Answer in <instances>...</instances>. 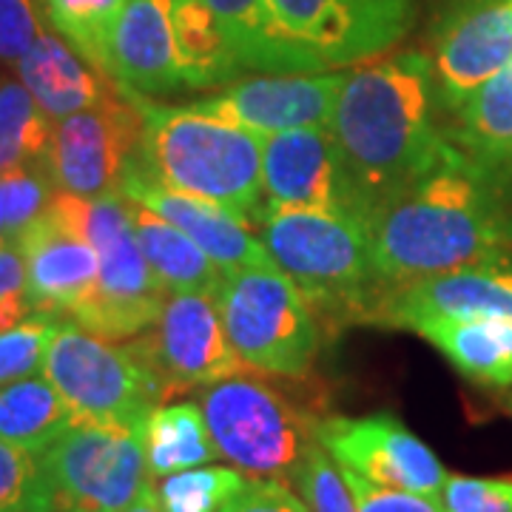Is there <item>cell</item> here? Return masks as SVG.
Listing matches in <instances>:
<instances>
[{"instance_id":"cell-19","label":"cell","mask_w":512,"mask_h":512,"mask_svg":"<svg viewBox=\"0 0 512 512\" xmlns=\"http://www.w3.org/2000/svg\"><path fill=\"white\" fill-rule=\"evenodd\" d=\"M120 194L126 200L146 205L148 211H154L157 217H163L171 225H177L220 265L222 271L274 262L265 251V245L251 237V228L239 220L237 214H231L217 202L168 188L160 180H154L151 174H146L140 163H134L126 171V177L120 183Z\"/></svg>"},{"instance_id":"cell-7","label":"cell","mask_w":512,"mask_h":512,"mask_svg":"<svg viewBox=\"0 0 512 512\" xmlns=\"http://www.w3.org/2000/svg\"><path fill=\"white\" fill-rule=\"evenodd\" d=\"M74 421L134 424L168 399L165 384L134 342L111 345L74 319H60L49 342L43 370Z\"/></svg>"},{"instance_id":"cell-2","label":"cell","mask_w":512,"mask_h":512,"mask_svg":"<svg viewBox=\"0 0 512 512\" xmlns=\"http://www.w3.org/2000/svg\"><path fill=\"white\" fill-rule=\"evenodd\" d=\"M436 83L427 52H396L342 74L330 111V137L367 211L421 180L453 148L436 123Z\"/></svg>"},{"instance_id":"cell-15","label":"cell","mask_w":512,"mask_h":512,"mask_svg":"<svg viewBox=\"0 0 512 512\" xmlns=\"http://www.w3.org/2000/svg\"><path fill=\"white\" fill-rule=\"evenodd\" d=\"M319 441L339 467L373 484L427 498H439L447 484L439 456L393 413H370L359 419L328 416L319 424Z\"/></svg>"},{"instance_id":"cell-30","label":"cell","mask_w":512,"mask_h":512,"mask_svg":"<svg viewBox=\"0 0 512 512\" xmlns=\"http://www.w3.org/2000/svg\"><path fill=\"white\" fill-rule=\"evenodd\" d=\"M40 18L72 49L109 74V43L126 0H35Z\"/></svg>"},{"instance_id":"cell-25","label":"cell","mask_w":512,"mask_h":512,"mask_svg":"<svg viewBox=\"0 0 512 512\" xmlns=\"http://www.w3.org/2000/svg\"><path fill=\"white\" fill-rule=\"evenodd\" d=\"M444 131L464 154L512 168V60L453 111Z\"/></svg>"},{"instance_id":"cell-4","label":"cell","mask_w":512,"mask_h":512,"mask_svg":"<svg viewBox=\"0 0 512 512\" xmlns=\"http://www.w3.org/2000/svg\"><path fill=\"white\" fill-rule=\"evenodd\" d=\"M140 111V168L168 188L217 202L254 228L262 205L265 137L194 103L163 106L140 94Z\"/></svg>"},{"instance_id":"cell-26","label":"cell","mask_w":512,"mask_h":512,"mask_svg":"<svg viewBox=\"0 0 512 512\" xmlns=\"http://www.w3.org/2000/svg\"><path fill=\"white\" fill-rule=\"evenodd\" d=\"M202 3L222 23L245 72H308L305 60L293 52L291 43L279 32L271 0H202Z\"/></svg>"},{"instance_id":"cell-41","label":"cell","mask_w":512,"mask_h":512,"mask_svg":"<svg viewBox=\"0 0 512 512\" xmlns=\"http://www.w3.org/2000/svg\"><path fill=\"white\" fill-rule=\"evenodd\" d=\"M123 512H163L160 504H157V495H154V481H151V487H148L146 493L140 495L137 501H131Z\"/></svg>"},{"instance_id":"cell-35","label":"cell","mask_w":512,"mask_h":512,"mask_svg":"<svg viewBox=\"0 0 512 512\" xmlns=\"http://www.w3.org/2000/svg\"><path fill=\"white\" fill-rule=\"evenodd\" d=\"M291 484L305 498L311 512H359L342 467L322 447V441L302 461Z\"/></svg>"},{"instance_id":"cell-13","label":"cell","mask_w":512,"mask_h":512,"mask_svg":"<svg viewBox=\"0 0 512 512\" xmlns=\"http://www.w3.org/2000/svg\"><path fill=\"white\" fill-rule=\"evenodd\" d=\"M89 200L57 191L18 239L35 313L72 319L97 288L100 256L86 237Z\"/></svg>"},{"instance_id":"cell-22","label":"cell","mask_w":512,"mask_h":512,"mask_svg":"<svg viewBox=\"0 0 512 512\" xmlns=\"http://www.w3.org/2000/svg\"><path fill=\"white\" fill-rule=\"evenodd\" d=\"M447 356V362L470 382L484 387L512 384V319L464 316L436 319L416 330Z\"/></svg>"},{"instance_id":"cell-27","label":"cell","mask_w":512,"mask_h":512,"mask_svg":"<svg viewBox=\"0 0 512 512\" xmlns=\"http://www.w3.org/2000/svg\"><path fill=\"white\" fill-rule=\"evenodd\" d=\"M143 444L151 478L202 467L220 458L200 404H157L143 421Z\"/></svg>"},{"instance_id":"cell-34","label":"cell","mask_w":512,"mask_h":512,"mask_svg":"<svg viewBox=\"0 0 512 512\" xmlns=\"http://www.w3.org/2000/svg\"><path fill=\"white\" fill-rule=\"evenodd\" d=\"M55 316L32 313L26 322L0 333V384L18 382L43 370V359L57 330Z\"/></svg>"},{"instance_id":"cell-42","label":"cell","mask_w":512,"mask_h":512,"mask_svg":"<svg viewBox=\"0 0 512 512\" xmlns=\"http://www.w3.org/2000/svg\"><path fill=\"white\" fill-rule=\"evenodd\" d=\"M453 3H484V0H436V9L439 6H453Z\"/></svg>"},{"instance_id":"cell-24","label":"cell","mask_w":512,"mask_h":512,"mask_svg":"<svg viewBox=\"0 0 512 512\" xmlns=\"http://www.w3.org/2000/svg\"><path fill=\"white\" fill-rule=\"evenodd\" d=\"M131 225L148 265L168 293H214L222 279V268L202 251L194 239L183 234L146 205L128 200Z\"/></svg>"},{"instance_id":"cell-9","label":"cell","mask_w":512,"mask_h":512,"mask_svg":"<svg viewBox=\"0 0 512 512\" xmlns=\"http://www.w3.org/2000/svg\"><path fill=\"white\" fill-rule=\"evenodd\" d=\"M86 237L100 256V279L72 319L109 342L146 333L163 311L168 291L137 242L123 194L89 200Z\"/></svg>"},{"instance_id":"cell-23","label":"cell","mask_w":512,"mask_h":512,"mask_svg":"<svg viewBox=\"0 0 512 512\" xmlns=\"http://www.w3.org/2000/svg\"><path fill=\"white\" fill-rule=\"evenodd\" d=\"M171 23L188 92H211L245 74L222 23L202 0H171Z\"/></svg>"},{"instance_id":"cell-33","label":"cell","mask_w":512,"mask_h":512,"mask_svg":"<svg viewBox=\"0 0 512 512\" xmlns=\"http://www.w3.org/2000/svg\"><path fill=\"white\" fill-rule=\"evenodd\" d=\"M52 191L55 185L43 165L0 177V220L6 228L9 245H15V239L46 211V205L55 197Z\"/></svg>"},{"instance_id":"cell-21","label":"cell","mask_w":512,"mask_h":512,"mask_svg":"<svg viewBox=\"0 0 512 512\" xmlns=\"http://www.w3.org/2000/svg\"><path fill=\"white\" fill-rule=\"evenodd\" d=\"M18 80L35 97V103L52 120L86 111L120 92L123 86L89 63L57 32H43L29 46V52L15 63Z\"/></svg>"},{"instance_id":"cell-10","label":"cell","mask_w":512,"mask_h":512,"mask_svg":"<svg viewBox=\"0 0 512 512\" xmlns=\"http://www.w3.org/2000/svg\"><path fill=\"white\" fill-rule=\"evenodd\" d=\"M276 26L308 72H336L399 46L419 0H271Z\"/></svg>"},{"instance_id":"cell-37","label":"cell","mask_w":512,"mask_h":512,"mask_svg":"<svg viewBox=\"0 0 512 512\" xmlns=\"http://www.w3.org/2000/svg\"><path fill=\"white\" fill-rule=\"evenodd\" d=\"M35 313L29 296L26 262L15 245L0 248V333L26 322Z\"/></svg>"},{"instance_id":"cell-20","label":"cell","mask_w":512,"mask_h":512,"mask_svg":"<svg viewBox=\"0 0 512 512\" xmlns=\"http://www.w3.org/2000/svg\"><path fill=\"white\" fill-rule=\"evenodd\" d=\"M109 74L148 100L188 92L177 60L171 0H126L111 32Z\"/></svg>"},{"instance_id":"cell-40","label":"cell","mask_w":512,"mask_h":512,"mask_svg":"<svg viewBox=\"0 0 512 512\" xmlns=\"http://www.w3.org/2000/svg\"><path fill=\"white\" fill-rule=\"evenodd\" d=\"M40 35L35 0H0V60L15 66Z\"/></svg>"},{"instance_id":"cell-39","label":"cell","mask_w":512,"mask_h":512,"mask_svg":"<svg viewBox=\"0 0 512 512\" xmlns=\"http://www.w3.org/2000/svg\"><path fill=\"white\" fill-rule=\"evenodd\" d=\"M220 512H311L305 498L282 478H248Z\"/></svg>"},{"instance_id":"cell-16","label":"cell","mask_w":512,"mask_h":512,"mask_svg":"<svg viewBox=\"0 0 512 512\" xmlns=\"http://www.w3.org/2000/svg\"><path fill=\"white\" fill-rule=\"evenodd\" d=\"M262 202L328 211L362 222L367 211L350 183L328 126H305L265 137Z\"/></svg>"},{"instance_id":"cell-44","label":"cell","mask_w":512,"mask_h":512,"mask_svg":"<svg viewBox=\"0 0 512 512\" xmlns=\"http://www.w3.org/2000/svg\"><path fill=\"white\" fill-rule=\"evenodd\" d=\"M63 512H86V510H63Z\"/></svg>"},{"instance_id":"cell-29","label":"cell","mask_w":512,"mask_h":512,"mask_svg":"<svg viewBox=\"0 0 512 512\" xmlns=\"http://www.w3.org/2000/svg\"><path fill=\"white\" fill-rule=\"evenodd\" d=\"M52 131L55 120L37 106L29 89L20 80L0 77V177L46 163Z\"/></svg>"},{"instance_id":"cell-8","label":"cell","mask_w":512,"mask_h":512,"mask_svg":"<svg viewBox=\"0 0 512 512\" xmlns=\"http://www.w3.org/2000/svg\"><path fill=\"white\" fill-rule=\"evenodd\" d=\"M37 461L55 512H123L154 481L134 424L72 421Z\"/></svg>"},{"instance_id":"cell-38","label":"cell","mask_w":512,"mask_h":512,"mask_svg":"<svg viewBox=\"0 0 512 512\" xmlns=\"http://www.w3.org/2000/svg\"><path fill=\"white\" fill-rule=\"evenodd\" d=\"M342 473H345L350 493L356 498V510L359 512H444L439 498L382 487V484H373V481H367V478L353 473V470H345V467H342Z\"/></svg>"},{"instance_id":"cell-11","label":"cell","mask_w":512,"mask_h":512,"mask_svg":"<svg viewBox=\"0 0 512 512\" xmlns=\"http://www.w3.org/2000/svg\"><path fill=\"white\" fill-rule=\"evenodd\" d=\"M140 146V94L120 89L92 109L57 120L43 165L55 191L94 200L120 194V183L137 163Z\"/></svg>"},{"instance_id":"cell-36","label":"cell","mask_w":512,"mask_h":512,"mask_svg":"<svg viewBox=\"0 0 512 512\" xmlns=\"http://www.w3.org/2000/svg\"><path fill=\"white\" fill-rule=\"evenodd\" d=\"M439 504L444 512H512V478L447 476Z\"/></svg>"},{"instance_id":"cell-28","label":"cell","mask_w":512,"mask_h":512,"mask_svg":"<svg viewBox=\"0 0 512 512\" xmlns=\"http://www.w3.org/2000/svg\"><path fill=\"white\" fill-rule=\"evenodd\" d=\"M74 421L46 376L0 384V439L40 456Z\"/></svg>"},{"instance_id":"cell-1","label":"cell","mask_w":512,"mask_h":512,"mask_svg":"<svg viewBox=\"0 0 512 512\" xmlns=\"http://www.w3.org/2000/svg\"><path fill=\"white\" fill-rule=\"evenodd\" d=\"M367 234L390 288L512 259V168L453 146L436 168L384 202Z\"/></svg>"},{"instance_id":"cell-3","label":"cell","mask_w":512,"mask_h":512,"mask_svg":"<svg viewBox=\"0 0 512 512\" xmlns=\"http://www.w3.org/2000/svg\"><path fill=\"white\" fill-rule=\"evenodd\" d=\"M254 228L274 265L293 279L322 328L379 325L390 285L362 222L288 205H259Z\"/></svg>"},{"instance_id":"cell-43","label":"cell","mask_w":512,"mask_h":512,"mask_svg":"<svg viewBox=\"0 0 512 512\" xmlns=\"http://www.w3.org/2000/svg\"><path fill=\"white\" fill-rule=\"evenodd\" d=\"M9 245V237H6V228H3V220H0V248Z\"/></svg>"},{"instance_id":"cell-18","label":"cell","mask_w":512,"mask_h":512,"mask_svg":"<svg viewBox=\"0 0 512 512\" xmlns=\"http://www.w3.org/2000/svg\"><path fill=\"white\" fill-rule=\"evenodd\" d=\"M464 316L512 319V259L481 262L393 288L379 325L419 330L436 319Z\"/></svg>"},{"instance_id":"cell-17","label":"cell","mask_w":512,"mask_h":512,"mask_svg":"<svg viewBox=\"0 0 512 512\" xmlns=\"http://www.w3.org/2000/svg\"><path fill=\"white\" fill-rule=\"evenodd\" d=\"M339 86L342 74L336 72L259 74L231 80L191 103L228 123L271 137L291 128L328 126Z\"/></svg>"},{"instance_id":"cell-31","label":"cell","mask_w":512,"mask_h":512,"mask_svg":"<svg viewBox=\"0 0 512 512\" xmlns=\"http://www.w3.org/2000/svg\"><path fill=\"white\" fill-rule=\"evenodd\" d=\"M248 478L234 467H191L154 478V495L163 512H220Z\"/></svg>"},{"instance_id":"cell-6","label":"cell","mask_w":512,"mask_h":512,"mask_svg":"<svg viewBox=\"0 0 512 512\" xmlns=\"http://www.w3.org/2000/svg\"><path fill=\"white\" fill-rule=\"evenodd\" d=\"M239 359L256 373L305 379L322 350V322L274 262L222 271L214 291Z\"/></svg>"},{"instance_id":"cell-5","label":"cell","mask_w":512,"mask_h":512,"mask_svg":"<svg viewBox=\"0 0 512 512\" xmlns=\"http://www.w3.org/2000/svg\"><path fill=\"white\" fill-rule=\"evenodd\" d=\"M200 407L220 456L254 478L293 481L319 444V416L268 379L245 370L202 387Z\"/></svg>"},{"instance_id":"cell-12","label":"cell","mask_w":512,"mask_h":512,"mask_svg":"<svg viewBox=\"0 0 512 512\" xmlns=\"http://www.w3.org/2000/svg\"><path fill=\"white\" fill-rule=\"evenodd\" d=\"M131 342L160 376L168 399L248 370L225 333L214 293H171L157 322Z\"/></svg>"},{"instance_id":"cell-32","label":"cell","mask_w":512,"mask_h":512,"mask_svg":"<svg viewBox=\"0 0 512 512\" xmlns=\"http://www.w3.org/2000/svg\"><path fill=\"white\" fill-rule=\"evenodd\" d=\"M0 512H55L35 453L0 439Z\"/></svg>"},{"instance_id":"cell-14","label":"cell","mask_w":512,"mask_h":512,"mask_svg":"<svg viewBox=\"0 0 512 512\" xmlns=\"http://www.w3.org/2000/svg\"><path fill=\"white\" fill-rule=\"evenodd\" d=\"M427 57L439 109L453 114L512 60V0L439 6Z\"/></svg>"}]
</instances>
